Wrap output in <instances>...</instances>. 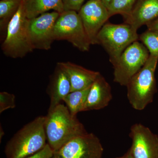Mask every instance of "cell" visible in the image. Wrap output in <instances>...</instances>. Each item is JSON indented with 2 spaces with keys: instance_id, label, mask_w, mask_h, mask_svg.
<instances>
[{
  "instance_id": "obj_1",
  "label": "cell",
  "mask_w": 158,
  "mask_h": 158,
  "mask_svg": "<svg viewBox=\"0 0 158 158\" xmlns=\"http://www.w3.org/2000/svg\"><path fill=\"white\" fill-rule=\"evenodd\" d=\"M44 128L48 144L54 152L73 138L88 133L77 116L72 115L67 106L62 103L48 111Z\"/></svg>"
},
{
  "instance_id": "obj_2",
  "label": "cell",
  "mask_w": 158,
  "mask_h": 158,
  "mask_svg": "<svg viewBox=\"0 0 158 158\" xmlns=\"http://www.w3.org/2000/svg\"><path fill=\"white\" fill-rule=\"evenodd\" d=\"M45 116H39L26 124L7 142V158H26L44 148L46 143Z\"/></svg>"
},
{
  "instance_id": "obj_3",
  "label": "cell",
  "mask_w": 158,
  "mask_h": 158,
  "mask_svg": "<svg viewBox=\"0 0 158 158\" xmlns=\"http://www.w3.org/2000/svg\"><path fill=\"white\" fill-rule=\"evenodd\" d=\"M158 61V56L150 55L144 66L126 86L129 102L135 110H144L153 101L156 92L155 75Z\"/></svg>"
},
{
  "instance_id": "obj_4",
  "label": "cell",
  "mask_w": 158,
  "mask_h": 158,
  "mask_svg": "<svg viewBox=\"0 0 158 158\" xmlns=\"http://www.w3.org/2000/svg\"><path fill=\"white\" fill-rule=\"evenodd\" d=\"M28 21L23 1L6 28L7 34L2 49L7 56L14 59L23 58L34 50L29 37Z\"/></svg>"
},
{
  "instance_id": "obj_5",
  "label": "cell",
  "mask_w": 158,
  "mask_h": 158,
  "mask_svg": "<svg viewBox=\"0 0 158 158\" xmlns=\"http://www.w3.org/2000/svg\"><path fill=\"white\" fill-rule=\"evenodd\" d=\"M137 30L127 23L114 24L107 23L103 26L97 37V44L102 45L110 56L113 66L118 62L125 50L137 41Z\"/></svg>"
},
{
  "instance_id": "obj_6",
  "label": "cell",
  "mask_w": 158,
  "mask_h": 158,
  "mask_svg": "<svg viewBox=\"0 0 158 158\" xmlns=\"http://www.w3.org/2000/svg\"><path fill=\"white\" fill-rule=\"evenodd\" d=\"M54 37L56 40H66L82 52L90 49L91 44L77 11H63L56 21Z\"/></svg>"
},
{
  "instance_id": "obj_7",
  "label": "cell",
  "mask_w": 158,
  "mask_h": 158,
  "mask_svg": "<svg viewBox=\"0 0 158 158\" xmlns=\"http://www.w3.org/2000/svg\"><path fill=\"white\" fill-rule=\"evenodd\" d=\"M149 52L144 45L135 41L122 54L114 67V81L126 87L131 78L144 66L149 58Z\"/></svg>"
},
{
  "instance_id": "obj_8",
  "label": "cell",
  "mask_w": 158,
  "mask_h": 158,
  "mask_svg": "<svg viewBox=\"0 0 158 158\" xmlns=\"http://www.w3.org/2000/svg\"><path fill=\"white\" fill-rule=\"evenodd\" d=\"M60 13L54 11L29 19L28 31L33 49L48 50L55 40L54 28Z\"/></svg>"
},
{
  "instance_id": "obj_9",
  "label": "cell",
  "mask_w": 158,
  "mask_h": 158,
  "mask_svg": "<svg viewBox=\"0 0 158 158\" xmlns=\"http://www.w3.org/2000/svg\"><path fill=\"white\" fill-rule=\"evenodd\" d=\"M104 149L93 133L77 136L57 152L63 158H102Z\"/></svg>"
},
{
  "instance_id": "obj_10",
  "label": "cell",
  "mask_w": 158,
  "mask_h": 158,
  "mask_svg": "<svg viewBox=\"0 0 158 158\" xmlns=\"http://www.w3.org/2000/svg\"><path fill=\"white\" fill-rule=\"evenodd\" d=\"M79 15L91 44H97V37L110 16L102 1L89 0L83 5Z\"/></svg>"
},
{
  "instance_id": "obj_11",
  "label": "cell",
  "mask_w": 158,
  "mask_h": 158,
  "mask_svg": "<svg viewBox=\"0 0 158 158\" xmlns=\"http://www.w3.org/2000/svg\"><path fill=\"white\" fill-rule=\"evenodd\" d=\"M129 136L130 151L134 158H158V136L140 123L133 124Z\"/></svg>"
},
{
  "instance_id": "obj_12",
  "label": "cell",
  "mask_w": 158,
  "mask_h": 158,
  "mask_svg": "<svg viewBox=\"0 0 158 158\" xmlns=\"http://www.w3.org/2000/svg\"><path fill=\"white\" fill-rule=\"evenodd\" d=\"M57 66L68 76L71 84V92L90 87L100 74L98 72L89 70L70 62H60Z\"/></svg>"
},
{
  "instance_id": "obj_13",
  "label": "cell",
  "mask_w": 158,
  "mask_h": 158,
  "mask_svg": "<svg viewBox=\"0 0 158 158\" xmlns=\"http://www.w3.org/2000/svg\"><path fill=\"white\" fill-rule=\"evenodd\" d=\"M112 98L111 86L100 74L90 87L83 112L104 109Z\"/></svg>"
},
{
  "instance_id": "obj_14",
  "label": "cell",
  "mask_w": 158,
  "mask_h": 158,
  "mask_svg": "<svg viewBox=\"0 0 158 158\" xmlns=\"http://www.w3.org/2000/svg\"><path fill=\"white\" fill-rule=\"evenodd\" d=\"M158 17V0H139L130 14L125 18V23L134 29L138 28Z\"/></svg>"
},
{
  "instance_id": "obj_15",
  "label": "cell",
  "mask_w": 158,
  "mask_h": 158,
  "mask_svg": "<svg viewBox=\"0 0 158 158\" xmlns=\"http://www.w3.org/2000/svg\"><path fill=\"white\" fill-rule=\"evenodd\" d=\"M71 84L68 76L62 69L57 66L48 89L50 99L48 111L56 107L71 92Z\"/></svg>"
},
{
  "instance_id": "obj_16",
  "label": "cell",
  "mask_w": 158,
  "mask_h": 158,
  "mask_svg": "<svg viewBox=\"0 0 158 158\" xmlns=\"http://www.w3.org/2000/svg\"><path fill=\"white\" fill-rule=\"evenodd\" d=\"M26 15L28 19L54 10L59 13L64 11L62 0H24Z\"/></svg>"
},
{
  "instance_id": "obj_17",
  "label": "cell",
  "mask_w": 158,
  "mask_h": 158,
  "mask_svg": "<svg viewBox=\"0 0 158 158\" xmlns=\"http://www.w3.org/2000/svg\"><path fill=\"white\" fill-rule=\"evenodd\" d=\"M90 87L71 92L63 99L62 101L65 103L72 115L77 116L78 113L83 112Z\"/></svg>"
},
{
  "instance_id": "obj_18",
  "label": "cell",
  "mask_w": 158,
  "mask_h": 158,
  "mask_svg": "<svg viewBox=\"0 0 158 158\" xmlns=\"http://www.w3.org/2000/svg\"><path fill=\"white\" fill-rule=\"evenodd\" d=\"M22 0H1L0 2V26L7 28L8 24L15 14Z\"/></svg>"
},
{
  "instance_id": "obj_19",
  "label": "cell",
  "mask_w": 158,
  "mask_h": 158,
  "mask_svg": "<svg viewBox=\"0 0 158 158\" xmlns=\"http://www.w3.org/2000/svg\"><path fill=\"white\" fill-rule=\"evenodd\" d=\"M137 0H112L107 7L110 16L121 14L127 17L135 5Z\"/></svg>"
},
{
  "instance_id": "obj_20",
  "label": "cell",
  "mask_w": 158,
  "mask_h": 158,
  "mask_svg": "<svg viewBox=\"0 0 158 158\" xmlns=\"http://www.w3.org/2000/svg\"><path fill=\"white\" fill-rule=\"evenodd\" d=\"M139 39L147 48L150 55L158 56V32L148 30L141 34Z\"/></svg>"
},
{
  "instance_id": "obj_21",
  "label": "cell",
  "mask_w": 158,
  "mask_h": 158,
  "mask_svg": "<svg viewBox=\"0 0 158 158\" xmlns=\"http://www.w3.org/2000/svg\"><path fill=\"white\" fill-rule=\"evenodd\" d=\"M15 97L14 94L2 91L0 93V113L15 107Z\"/></svg>"
},
{
  "instance_id": "obj_22",
  "label": "cell",
  "mask_w": 158,
  "mask_h": 158,
  "mask_svg": "<svg viewBox=\"0 0 158 158\" xmlns=\"http://www.w3.org/2000/svg\"><path fill=\"white\" fill-rule=\"evenodd\" d=\"M85 0H62L64 11H79Z\"/></svg>"
},
{
  "instance_id": "obj_23",
  "label": "cell",
  "mask_w": 158,
  "mask_h": 158,
  "mask_svg": "<svg viewBox=\"0 0 158 158\" xmlns=\"http://www.w3.org/2000/svg\"><path fill=\"white\" fill-rule=\"evenodd\" d=\"M54 152L48 144L38 152L26 158H52Z\"/></svg>"
},
{
  "instance_id": "obj_24",
  "label": "cell",
  "mask_w": 158,
  "mask_h": 158,
  "mask_svg": "<svg viewBox=\"0 0 158 158\" xmlns=\"http://www.w3.org/2000/svg\"><path fill=\"white\" fill-rule=\"evenodd\" d=\"M147 26L148 30L158 32V19L148 23Z\"/></svg>"
},
{
  "instance_id": "obj_25",
  "label": "cell",
  "mask_w": 158,
  "mask_h": 158,
  "mask_svg": "<svg viewBox=\"0 0 158 158\" xmlns=\"http://www.w3.org/2000/svg\"><path fill=\"white\" fill-rule=\"evenodd\" d=\"M115 158H134L133 157L131 153V151H130V149L128 150L127 152L124 154L123 156H121L118 157H116Z\"/></svg>"
},
{
  "instance_id": "obj_26",
  "label": "cell",
  "mask_w": 158,
  "mask_h": 158,
  "mask_svg": "<svg viewBox=\"0 0 158 158\" xmlns=\"http://www.w3.org/2000/svg\"><path fill=\"white\" fill-rule=\"evenodd\" d=\"M4 135H5V132H4L2 127L1 125V127H0V141H2V139Z\"/></svg>"
},
{
  "instance_id": "obj_27",
  "label": "cell",
  "mask_w": 158,
  "mask_h": 158,
  "mask_svg": "<svg viewBox=\"0 0 158 158\" xmlns=\"http://www.w3.org/2000/svg\"><path fill=\"white\" fill-rule=\"evenodd\" d=\"M102 1L103 3V4H104L105 6L107 8L108 6H109V4H110V2L112 1V0H102Z\"/></svg>"
},
{
  "instance_id": "obj_28",
  "label": "cell",
  "mask_w": 158,
  "mask_h": 158,
  "mask_svg": "<svg viewBox=\"0 0 158 158\" xmlns=\"http://www.w3.org/2000/svg\"><path fill=\"white\" fill-rule=\"evenodd\" d=\"M52 158H63L58 152H54L53 156Z\"/></svg>"
},
{
  "instance_id": "obj_29",
  "label": "cell",
  "mask_w": 158,
  "mask_h": 158,
  "mask_svg": "<svg viewBox=\"0 0 158 158\" xmlns=\"http://www.w3.org/2000/svg\"><path fill=\"white\" fill-rule=\"evenodd\" d=\"M99 1H102V0H99Z\"/></svg>"
},
{
  "instance_id": "obj_30",
  "label": "cell",
  "mask_w": 158,
  "mask_h": 158,
  "mask_svg": "<svg viewBox=\"0 0 158 158\" xmlns=\"http://www.w3.org/2000/svg\"><path fill=\"white\" fill-rule=\"evenodd\" d=\"M22 1H24V0H22Z\"/></svg>"
}]
</instances>
